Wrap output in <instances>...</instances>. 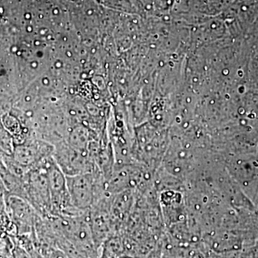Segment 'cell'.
Here are the masks:
<instances>
[{"label": "cell", "instance_id": "7a4b0ae2", "mask_svg": "<svg viewBox=\"0 0 258 258\" xmlns=\"http://www.w3.org/2000/svg\"><path fill=\"white\" fill-rule=\"evenodd\" d=\"M46 169L50 186L52 215L62 216L71 213L75 208L71 203L67 177L56 164L52 156L42 161Z\"/></svg>", "mask_w": 258, "mask_h": 258}, {"label": "cell", "instance_id": "3957f363", "mask_svg": "<svg viewBox=\"0 0 258 258\" xmlns=\"http://www.w3.org/2000/svg\"><path fill=\"white\" fill-rule=\"evenodd\" d=\"M52 157L66 176L93 172L97 169L88 150L60 144L54 148Z\"/></svg>", "mask_w": 258, "mask_h": 258}, {"label": "cell", "instance_id": "8992f818", "mask_svg": "<svg viewBox=\"0 0 258 258\" xmlns=\"http://www.w3.org/2000/svg\"><path fill=\"white\" fill-rule=\"evenodd\" d=\"M54 148L45 143H35L22 147L13 153V159L25 169L36 167L42 161L51 157L53 154Z\"/></svg>", "mask_w": 258, "mask_h": 258}, {"label": "cell", "instance_id": "6da1fadb", "mask_svg": "<svg viewBox=\"0 0 258 258\" xmlns=\"http://www.w3.org/2000/svg\"><path fill=\"white\" fill-rule=\"evenodd\" d=\"M25 200L42 218L52 216L50 186L47 171L42 161L30 169L23 177Z\"/></svg>", "mask_w": 258, "mask_h": 258}, {"label": "cell", "instance_id": "277c9868", "mask_svg": "<svg viewBox=\"0 0 258 258\" xmlns=\"http://www.w3.org/2000/svg\"><path fill=\"white\" fill-rule=\"evenodd\" d=\"M5 204L7 213L16 227L18 235L32 233L41 217L33 207L25 199L8 194L5 195Z\"/></svg>", "mask_w": 258, "mask_h": 258}, {"label": "cell", "instance_id": "5b68a950", "mask_svg": "<svg viewBox=\"0 0 258 258\" xmlns=\"http://www.w3.org/2000/svg\"><path fill=\"white\" fill-rule=\"evenodd\" d=\"M66 177L73 206L83 211H87L92 206L96 197V169L93 172Z\"/></svg>", "mask_w": 258, "mask_h": 258}]
</instances>
